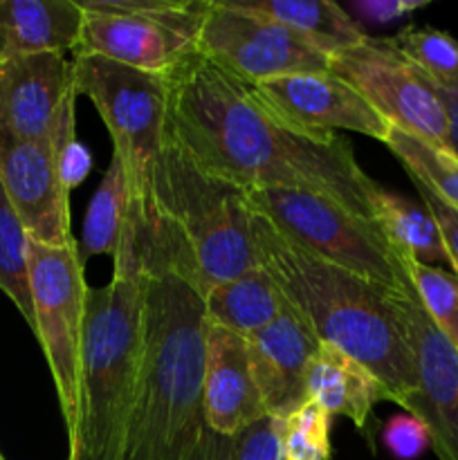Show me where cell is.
<instances>
[{
  "instance_id": "e0dca14e",
  "label": "cell",
  "mask_w": 458,
  "mask_h": 460,
  "mask_svg": "<svg viewBox=\"0 0 458 460\" xmlns=\"http://www.w3.org/2000/svg\"><path fill=\"white\" fill-rule=\"evenodd\" d=\"M205 420L214 434L236 436L268 416L245 337L207 322Z\"/></svg>"
},
{
  "instance_id": "5bb4252c",
  "label": "cell",
  "mask_w": 458,
  "mask_h": 460,
  "mask_svg": "<svg viewBox=\"0 0 458 460\" xmlns=\"http://www.w3.org/2000/svg\"><path fill=\"white\" fill-rule=\"evenodd\" d=\"M75 67L61 52L0 58V119L16 137L54 139L75 115Z\"/></svg>"
},
{
  "instance_id": "277c9868",
  "label": "cell",
  "mask_w": 458,
  "mask_h": 460,
  "mask_svg": "<svg viewBox=\"0 0 458 460\" xmlns=\"http://www.w3.org/2000/svg\"><path fill=\"white\" fill-rule=\"evenodd\" d=\"M106 288H88L81 340V407L67 460H124L144 349V259L137 207Z\"/></svg>"
},
{
  "instance_id": "484cf974",
  "label": "cell",
  "mask_w": 458,
  "mask_h": 460,
  "mask_svg": "<svg viewBox=\"0 0 458 460\" xmlns=\"http://www.w3.org/2000/svg\"><path fill=\"white\" fill-rule=\"evenodd\" d=\"M391 40L434 88L458 93V40L454 36L436 27H407Z\"/></svg>"
},
{
  "instance_id": "cb8c5ba5",
  "label": "cell",
  "mask_w": 458,
  "mask_h": 460,
  "mask_svg": "<svg viewBox=\"0 0 458 460\" xmlns=\"http://www.w3.org/2000/svg\"><path fill=\"white\" fill-rule=\"evenodd\" d=\"M384 146L393 153L409 178L425 184L445 205L458 211V157L420 137L391 128Z\"/></svg>"
},
{
  "instance_id": "d6a6232c",
  "label": "cell",
  "mask_w": 458,
  "mask_h": 460,
  "mask_svg": "<svg viewBox=\"0 0 458 460\" xmlns=\"http://www.w3.org/2000/svg\"><path fill=\"white\" fill-rule=\"evenodd\" d=\"M58 169H61V178L66 187L75 189L88 178L92 171V155L88 148L79 142V139H70V142L58 146Z\"/></svg>"
},
{
  "instance_id": "6da1fadb",
  "label": "cell",
  "mask_w": 458,
  "mask_h": 460,
  "mask_svg": "<svg viewBox=\"0 0 458 460\" xmlns=\"http://www.w3.org/2000/svg\"><path fill=\"white\" fill-rule=\"evenodd\" d=\"M169 133L211 173L247 189H301L373 220L380 184L348 139L278 115L251 84L205 57L171 75Z\"/></svg>"
},
{
  "instance_id": "ba28073f",
  "label": "cell",
  "mask_w": 458,
  "mask_h": 460,
  "mask_svg": "<svg viewBox=\"0 0 458 460\" xmlns=\"http://www.w3.org/2000/svg\"><path fill=\"white\" fill-rule=\"evenodd\" d=\"M84 25L76 52L171 76L200 54L209 0H76ZM75 52V54H76Z\"/></svg>"
},
{
  "instance_id": "1f68e13d",
  "label": "cell",
  "mask_w": 458,
  "mask_h": 460,
  "mask_svg": "<svg viewBox=\"0 0 458 460\" xmlns=\"http://www.w3.org/2000/svg\"><path fill=\"white\" fill-rule=\"evenodd\" d=\"M427 4H429V0H357V3L350 4V9L364 21L386 25V22L409 16V13L418 12Z\"/></svg>"
},
{
  "instance_id": "4316f807",
  "label": "cell",
  "mask_w": 458,
  "mask_h": 460,
  "mask_svg": "<svg viewBox=\"0 0 458 460\" xmlns=\"http://www.w3.org/2000/svg\"><path fill=\"white\" fill-rule=\"evenodd\" d=\"M398 252V261L407 272L418 299L425 305L427 314L434 319L445 337L458 344V277L447 270L434 268V265L420 263L411 256Z\"/></svg>"
},
{
  "instance_id": "603a6c76",
  "label": "cell",
  "mask_w": 458,
  "mask_h": 460,
  "mask_svg": "<svg viewBox=\"0 0 458 460\" xmlns=\"http://www.w3.org/2000/svg\"><path fill=\"white\" fill-rule=\"evenodd\" d=\"M133 191H130L128 171L117 153H112L103 180L99 182L84 220V243L81 261L90 256H115L124 229L133 214Z\"/></svg>"
},
{
  "instance_id": "f1b7e54d",
  "label": "cell",
  "mask_w": 458,
  "mask_h": 460,
  "mask_svg": "<svg viewBox=\"0 0 458 460\" xmlns=\"http://www.w3.org/2000/svg\"><path fill=\"white\" fill-rule=\"evenodd\" d=\"M232 460H286L281 447V418L265 416L233 436Z\"/></svg>"
},
{
  "instance_id": "ac0fdd59",
  "label": "cell",
  "mask_w": 458,
  "mask_h": 460,
  "mask_svg": "<svg viewBox=\"0 0 458 460\" xmlns=\"http://www.w3.org/2000/svg\"><path fill=\"white\" fill-rule=\"evenodd\" d=\"M305 400L317 402L330 418H346L366 434L373 409L377 402H389V394L364 364L321 341L305 373Z\"/></svg>"
},
{
  "instance_id": "d4e9b609",
  "label": "cell",
  "mask_w": 458,
  "mask_h": 460,
  "mask_svg": "<svg viewBox=\"0 0 458 460\" xmlns=\"http://www.w3.org/2000/svg\"><path fill=\"white\" fill-rule=\"evenodd\" d=\"M0 292L12 299L34 331V301L30 281V234L0 184Z\"/></svg>"
},
{
  "instance_id": "e575fe53",
  "label": "cell",
  "mask_w": 458,
  "mask_h": 460,
  "mask_svg": "<svg viewBox=\"0 0 458 460\" xmlns=\"http://www.w3.org/2000/svg\"><path fill=\"white\" fill-rule=\"evenodd\" d=\"M0 460H4V456H3V454H0Z\"/></svg>"
},
{
  "instance_id": "7c38bea8",
  "label": "cell",
  "mask_w": 458,
  "mask_h": 460,
  "mask_svg": "<svg viewBox=\"0 0 458 460\" xmlns=\"http://www.w3.org/2000/svg\"><path fill=\"white\" fill-rule=\"evenodd\" d=\"M416 368V391L402 409L429 431L438 460H458V350L418 299L407 272L391 292Z\"/></svg>"
},
{
  "instance_id": "7402d4cb",
  "label": "cell",
  "mask_w": 458,
  "mask_h": 460,
  "mask_svg": "<svg viewBox=\"0 0 458 460\" xmlns=\"http://www.w3.org/2000/svg\"><path fill=\"white\" fill-rule=\"evenodd\" d=\"M373 220L380 225L391 245L402 254L434 268L436 265L452 268L438 225L422 202L416 205L400 193L377 187L373 196Z\"/></svg>"
},
{
  "instance_id": "2e32d148",
  "label": "cell",
  "mask_w": 458,
  "mask_h": 460,
  "mask_svg": "<svg viewBox=\"0 0 458 460\" xmlns=\"http://www.w3.org/2000/svg\"><path fill=\"white\" fill-rule=\"evenodd\" d=\"M319 344L290 304L263 331L247 337L251 371L268 416L283 418L305 402V373Z\"/></svg>"
},
{
  "instance_id": "4fadbf2b",
  "label": "cell",
  "mask_w": 458,
  "mask_h": 460,
  "mask_svg": "<svg viewBox=\"0 0 458 460\" xmlns=\"http://www.w3.org/2000/svg\"><path fill=\"white\" fill-rule=\"evenodd\" d=\"M0 184L31 241L70 247V189L58 169L57 139H21L0 119Z\"/></svg>"
},
{
  "instance_id": "4dcf8cb0",
  "label": "cell",
  "mask_w": 458,
  "mask_h": 460,
  "mask_svg": "<svg viewBox=\"0 0 458 460\" xmlns=\"http://www.w3.org/2000/svg\"><path fill=\"white\" fill-rule=\"evenodd\" d=\"M413 187H416L418 196H420V202L425 205V209L434 216L436 225L440 229V236H443L445 247H447L449 263H452L454 274L458 277V211H454L452 207L445 205L434 191L420 184L418 180H411Z\"/></svg>"
},
{
  "instance_id": "8992f818",
  "label": "cell",
  "mask_w": 458,
  "mask_h": 460,
  "mask_svg": "<svg viewBox=\"0 0 458 460\" xmlns=\"http://www.w3.org/2000/svg\"><path fill=\"white\" fill-rule=\"evenodd\" d=\"M76 94L97 108L112 139V153L128 171L139 220H148L153 205V175L169 139L171 76L137 70L97 54L72 57Z\"/></svg>"
},
{
  "instance_id": "30bf717a",
  "label": "cell",
  "mask_w": 458,
  "mask_h": 460,
  "mask_svg": "<svg viewBox=\"0 0 458 460\" xmlns=\"http://www.w3.org/2000/svg\"><path fill=\"white\" fill-rule=\"evenodd\" d=\"M200 57L245 84L330 72V57L274 18L241 0H209L200 31Z\"/></svg>"
},
{
  "instance_id": "ffe728a7",
  "label": "cell",
  "mask_w": 458,
  "mask_h": 460,
  "mask_svg": "<svg viewBox=\"0 0 458 460\" xmlns=\"http://www.w3.org/2000/svg\"><path fill=\"white\" fill-rule=\"evenodd\" d=\"M286 308L287 299L281 288L260 265L205 290L207 322L227 328L245 340L263 331Z\"/></svg>"
},
{
  "instance_id": "d590c367",
  "label": "cell",
  "mask_w": 458,
  "mask_h": 460,
  "mask_svg": "<svg viewBox=\"0 0 458 460\" xmlns=\"http://www.w3.org/2000/svg\"><path fill=\"white\" fill-rule=\"evenodd\" d=\"M456 350H458V344H456Z\"/></svg>"
},
{
  "instance_id": "d6986e66",
  "label": "cell",
  "mask_w": 458,
  "mask_h": 460,
  "mask_svg": "<svg viewBox=\"0 0 458 460\" xmlns=\"http://www.w3.org/2000/svg\"><path fill=\"white\" fill-rule=\"evenodd\" d=\"M84 9L76 0H0V58L76 52Z\"/></svg>"
},
{
  "instance_id": "83f0119b",
  "label": "cell",
  "mask_w": 458,
  "mask_h": 460,
  "mask_svg": "<svg viewBox=\"0 0 458 460\" xmlns=\"http://www.w3.org/2000/svg\"><path fill=\"white\" fill-rule=\"evenodd\" d=\"M281 447L286 460L330 458V416L313 400H305L281 418Z\"/></svg>"
},
{
  "instance_id": "f546056e",
  "label": "cell",
  "mask_w": 458,
  "mask_h": 460,
  "mask_svg": "<svg viewBox=\"0 0 458 460\" xmlns=\"http://www.w3.org/2000/svg\"><path fill=\"white\" fill-rule=\"evenodd\" d=\"M382 440L398 460H416L427 449H431L429 431L411 413H400V416L386 420L384 429H382Z\"/></svg>"
},
{
  "instance_id": "9a60e30c",
  "label": "cell",
  "mask_w": 458,
  "mask_h": 460,
  "mask_svg": "<svg viewBox=\"0 0 458 460\" xmlns=\"http://www.w3.org/2000/svg\"><path fill=\"white\" fill-rule=\"evenodd\" d=\"M254 88L278 115L305 130H353L384 144L393 128L353 85L332 72L278 76Z\"/></svg>"
},
{
  "instance_id": "7a4b0ae2",
  "label": "cell",
  "mask_w": 458,
  "mask_h": 460,
  "mask_svg": "<svg viewBox=\"0 0 458 460\" xmlns=\"http://www.w3.org/2000/svg\"><path fill=\"white\" fill-rule=\"evenodd\" d=\"M139 247L144 349L124 460H200L218 436L207 427L202 400L205 292L182 234L157 209L139 220Z\"/></svg>"
},
{
  "instance_id": "44dd1931",
  "label": "cell",
  "mask_w": 458,
  "mask_h": 460,
  "mask_svg": "<svg viewBox=\"0 0 458 460\" xmlns=\"http://www.w3.org/2000/svg\"><path fill=\"white\" fill-rule=\"evenodd\" d=\"M241 3L251 12L278 21L328 57L366 40V34L357 21L337 3L328 0H241Z\"/></svg>"
},
{
  "instance_id": "5b68a950",
  "label": "cell",
  "mask_w": 458,
  "mask_h": 460,
  "mask_svg": "<svg viewBox=\"0 0 458 460\" xmlns=\"http://www.w3.org/2000/svg\"><path fill=\"white\" fill-rule=\"evenodd\" d=\"M153 205L182 234L202 292L259 268L247 191L198 164L171 133L153 175Z\"/></svg>"
},
{
  "instance_id": "52a82bcc",
  "label": "cell",
  "mask_w": 458,
  "mask_h": 460,
  "mask_svg": "<svg viewBox=\"0 0 458 460\" xmlns=\"http://www.w3.org/2000/svg\"><path fill=\"white\" fill-rule=\"evenodd\" d=\"M251 211L308 254L395 290L404 279L398 252L375 220L301 189H247Z\"/></svg>"
},
{
  "instance_id": "8fae6325",
  "label": "cell",
  "mask_w": 458,
  "mask_h": 460,
  "mask_svg": "<svg viewBox=\"0 0 458 460\" xmlns=\"http://www.w3.org/2000/svg\"><path fill=\"white\" fill-rule=\"evenodd\" d=\"M330 72L353 85L393 128L452 151L438 93L391 39L366 36L355 48L330 54Z\"/></svg>"
},
{
  "instance_id": "836d02e7",
  "label": "cell",
  "mask_w": 458,
  "mask_h": 460,
  "mask_svg": "<svg viewBox=\"0 0 458 460\" xmlns=\"http://www.w3.org/2000/svg\"><path fill=\"white\" fill-rule=\"evenodd\" d=\"M440 102H443L445 111H447L449 119V148L454 155L458 157V93H449V90L436 88Z\"/></svg>"
},
{
  "instance_id": "9c48e42d",
  "label": "cell",
  "mask_w": 458,
  "mask_h": 460,
  "mask_svg": "<svg viewBox=\"0 0 458 460\" xmlns=\"http://www.w3.org/2000/svg\"><path fill=\"white\" fill-rule=\"evenodd\" d=\"M30 281L34 301V335L48 359L67 434V452L79 436L81 340L85 295L79 247H49L30 238Z\"/></svg>"
},
{
  "instance_id": "3957f363",
  "label": "cell",
  "mask_w": 458,
  "mask_h": 460,
  "mask_svg": "<svg viewBox=\"0 0 458 460\" xmlns=\"http://www.w3.org/2000/svg\"><path fill=\"white\" fill-rule=\"evenodd\" d=\"M259 265L272 274L287 304L319 341L337 346L368 368L402 407L416 391L413 355L389 288L326 263L292 245L254 214Z\"/></svg>"
}]
</instances>
